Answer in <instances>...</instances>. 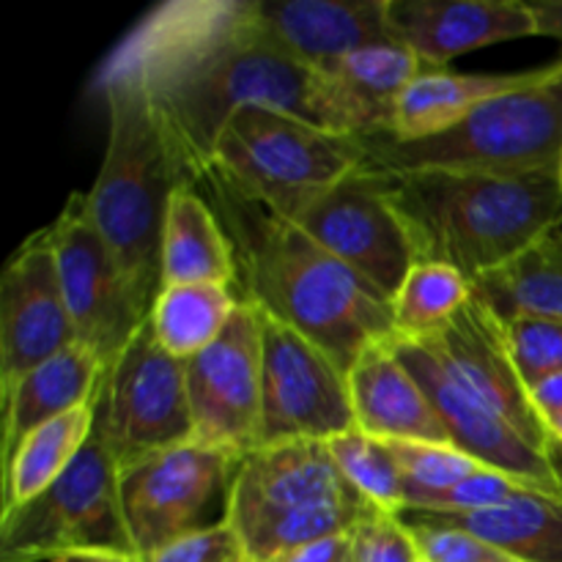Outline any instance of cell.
I'll use <instances>...</instances> for the list:
<instances>
[{"instance_id":"1","label":"cell","mask_w":562,"mask_h":562,"mask_svg":"<svg viewBox=\"0 0 562 562\" xmlns=\"http://www.w3.org/2000/svg\"><path fill=\"white\" fill-rule=\"evenodd\" d=\"M102 66L140 77L190 181L212 168L225 121L247 104L283 110L335 135H371L362 110L333 77L269 42L252 0L157 5Z\"/></svg>"},{"instance_id":"2","label":"cell","mask_w":562,"mask_h":562,"mask_svg":"<svg viewBox=\"0 0 562 562\" xmlns=\"http://www.w3.org/2000/svg\"><path fill=\"white\" fill-rule=\"evenodd\" d=\"M195 184L234 241L245 300L322 346L346 373L366 346L393 335V302L300 225L212 170Z\"/></svg>"},{"instance_id":"3","label":"cell","mask_w":562,"mask_h":562,"mask_svg":"<svg viewBox=\"0 0 562 562\" xmlns=\"http://www.w3.org/2000/svg\"><path fill=\"white\" fill-rule=\"evenodd\" d=\"M417 261L475 283L562 228V184L547 173H379Z\"/></svg>"},{"instance_id":"4","label":"cell","mask_w":562,"mask_h":562,"mask_svg":"<svg viewBox=\"0 0 562 562\" xmlns=\"http://www.w3.org/2000/svg\"><path fill=\"white\" fill-rule=\"evenodd\" d=\"M93 91L108 104L110 135L97 181L86 192L88 212L137 300L151 313L162 289V231L170 198L190 179L135 71L99 66Z\"/></svg>"},{"instance_id":"5","label":"cell","mask_w":562,"mask_h":562,"mask_svg":"<svg viewBox=\"0 0 562 562\" xmlns=\"http://www.w3.org/2000/svg\"><path fill=\"white\" fill-rule=\"evenodd\" d=\"M371 173H547L562 157V58L547 80L503 93L426 140L398 143L362 135Z\"/></svg>"},{"instance_id":"6","label":"cell","mask_w":562,"mask_h":562,"mask_svg":"<svg viewBox=\"0 0 562 562\" xmlns=\"http://www.w3.org/2000/svg\"><path fill=\"white\" fill-rule=\"evenodd\" d=\"M362 162L357 135H335L283 110L247 104L225 121L209 170L250 201L294 220Z\"/></svg>"},{"instance_id":"7","label":"cell","mask_w":562,"mask_h":562,"mask_svg":"<svg viewBox=\"0 0 562 562\" xmlns=\"http://www.w3.org/2000/svg\"><path fill=\"white\" fill-rule=\"evenodd\" d=\"M80 549L132 552L119 497V467L97 434L38 497L0 519V562H53Z\"/></svg>"},{"instance_id":"8","label":"cell","mask_w":562,"mask_h":562,"mask_svg":"<svg viewBox=\"0 0 562 562\" xmlns=\"http://www.w3.org/2000/svg\"><path fill=\"white\" fill-rule=\"evenodd\" d=\"M93 434L119 470L192 442L184 362L170 357L148 322L104 371Z\"/></svg>"},{"instance_id":"9","label":"cell","mask_w":562,"mask_h":562,"mask_svg":"<svg viewBox=\"0 0 562 562\" xmlns=\"http://www.w3.org/2000/svg\"><path fill=\"white\" fill-rule=\"evenodd\" d=\"M256 305V302H252ZM258 307V305H256ZM261 318V445L327 442L355 428L349 376L318 344L272 313Z\"/></svg>"},{"instance_id":"10","label":"cell","mask_w":562,"mask_h":562,"mask_svg":"<svg viewBox=\"0 0 562 562\" xmlns=\"http://www.w3.org/2000/svg\"><path fill=\"white\" fill-rule=\"evenodd\" d=\"M241 456L187 442L119 470V497L137 558L159 552L190 532L212 527L214 503L228 505Z\"/></svg>"},{"instance_id":"11","label":"cell","mask_w":562,"mask_h":562,"mask_svg":"<svg viewBox=\"0 0 562 562\" xmlns=\"http://www.w3.org/2000/svg\"><path fill=\"white\" fill-rule=\"evenodd\" d=\"M60 289L77 329V344L88 346L104 371L148 322L130 278L93 225L88 201L75 192L49 223Z\"/></svg>"},{"instance_id":"12","label":"cell","mask_w":562,"mask_h":562,"mask_svg":"<svg viewBox=\"0 0 562 562\" xmlns=\"http://www.w3.org/2000/svg\"><path fill=\"white\" fill-rule=\"evenodd\" d=\"M192 442L247 456L261 434V318L241 296L225 333L184 362Z\"/></svg>"},{"instance_id":"13","label":"cell","mask_w":562,"mask_h":562,"mask_svg":"<svg viewBox=\"0 0 562 562\" xmlns=\"http://www.w3.org/2000/svg\"><path fill=\"white\" fill-rule=\"evenodd\" d=\"M291 223L376 285L390 302L417 263L409 236L384 192L382 176L366 168L313 198Z\"/></svg>"},{"instance_id":"14","label":"cell","mask_w":562,"mask_h":562,"mask_svg":"<svg viewBox=\"0 0 562 562\" xmlns=\"http://www.w3.org/2000/svg\"><path fill=\"white\" fill-rule=\"evenodd\" d=\"M390 346L406 366V371L426 390L453 448L464 450L492 470L508 472L541 492L562 497L552 448H541L527 439L519 428L505 423L475 395L467 393L428 340L390 335Z\"/></svg>"},{"instance_id":"15","label":"cell","mask_w":562,"mask_h":562,"mask_svg":"<svg viewBox=\"0 0 562 562\" xmlns=\"http://www.w3.org/2000/svg\"><path fill=\"white\" fill-rule=\"evenodd\" d=\"M366 503L335 464L327 442L261 445L241 456L231 481L225 521L239 541L322 505Z\"/></svg>"},{"instance_id":"16","label":"cell","mask_w":562,"mask_h":562,"mask_svg":"<svg viewBox=\"0 0 562 562\" xmlns=\"http://www.w3.org/2000/svg\"><path fill=\"white\" fill-rule=\"evenodd\" d=\"M77 344L49 225L27 236L0 278V390Z\"/></svg>"},{"instance_id":"17","label":"cell","mask_w":562,"mask_h":562,"mask_svg":"<svg viewBox=\"0 0 562 562\" xmlns=\"http://www.w3.org/2000/svg\"><path fill=\"white\" fill-rule=\"evenodd\" d=\"M423 340L434 346L439 360L450 368L467 393L519 428L527 439L541 448H552L547 426L530 401V390L516 371L505 322L483 296L472 294L448 327Z\"/></svg>"},{"instance_id":"18","label":"cell","mask_w":562,"mask_h":562,"mask_svg":"<svg viewBox=\"0 0 562 562\" xmlns=\"http://www.w3.org/2000/svg\"><path fill=\"white\" fill-rule=\"evenodd\" d=\"M390 27L428 69L472 49L538 36V20L521 0H390Z\"/></svg>"},{"instance_id":"19","label":"cell","mask_w":562,"mask_h":562,"mask_svg":"<svg viewBox=\"0 0 562 562\" xmlns=\"http://www.w3.org/2000/svg\"><path fill=\"white\" fill-rule=\"evenodd\" d=\"M252 11L274 47L318 71L366 44L398 42L390 0H252Z\"/></svg>"},{"instance_id":"20","label":"cell","mask_w":562,"mask_h":562,"mask_svg":"<svg viewBox=\"0 0 562 562\" xmlns=\"http://www.w3.org/2000/svg\"><path fill=\"white\" fill-rule=\"evenodd\" d=\"M355 428L382 442L450 445L426 390L395 357L390 338L373 340L349 368Z\"/></svg>"},{"instance_id":"21","label":"cell","mask_w":562,"mask_h":562,"mask_svg":"<svg viewBox=\"0 0 562 562\" xmlns=\"http://www.w3.org/2000/svg\"><path fill=\"white\" fill-rule=\"evenodd\" d=\"M552 71L554 60L508 75H456L448 69H428L406 88L395 104L387 132L382 135L398 143L426 140L439 132H448L488 99L536 86Z\"/></svg>"},{"instance_id":"22","label":"cell","mask_w":562,"mask_h":562,"mask_svg":"<svg viewBox=\"0 0 562 562\" xmlns=\"http://www.w3.org/2000/svg\"><path fill=\"white\" fill-rule=\"evenodd\" d=\"M104 379V362L88 346L75 344L49 357L38 368L0 390L3 404V439L0 464L14 453L16 445L44 423L97 401Z\"/></svg>"},{"instance_id":"23","label":"cell","mask_w":562,"mask_h":562,"mask_svg":"<svg viewBox=\"0 0 562 562\" xmlns=\"http://www.w3.org/2000/svg\"><path fill=\"white\" fill-rule=\"evenodd\" d=\"M190 283L239 289L234 241L195 181L173 192L162 231V289Z\"/></svg>"},{"instance_id":"24","label":"cell","mask_w":562,"mask_h":562,"mask_svg":"<svg viewBox=\"0 0 562 562\" xmlns=\"http://www.w3.org/2000/svg\"><path fill=\"white\" fill-rule=\"evenodd\" d=\"M409 514V510H404ZM486 538L521 562H562V497L527 492L475 514H412Z\"/></svg>"},{"instance_id":"25","label":"cell","mask_w":562,"mask_h":562,"mask_svg":"<svg viewBox=\"0 0 562 562\" xmlns=\"http://www.w3.org/2000/svg\"><path fill=\"white\" fill-rule=\"evenodd\" d=\"M93 423H97L93 404L77 406V409L38 426L16 445L14 453L0 464L3 467L0 519L47 492L75 464L80 450L91 439Z\"/></svg>"},{"instance_id":"26","label":"cell","mask_w":562,"mask_h":562,"mask_svg":"<svg viewBox=\"0 0 562 562\" xmlns=\"http://www.w3.org/2000/svg\"><path fill=\"white\" fill-rule=\"evenodd\" d=\"M472 285L503 322L516 316L562 322V228L541 236L514 261Z\"/></svg>"},{"instance_id":"27","label":"cell","mask_w":562,"mask_h":562,"mask_svg":"<svg viewBox=\"0 0 562 562\" xmlns=\"http://www.w3.org/2000/svg\"><path fill=\"white\" fill-rule=\"evenodd\" d=\"M423 71H428V66L404 42H376L338 58L324 69V75L333 77L362 110L371 135H382L387 132L398 99Z\"/></svg>"},{"instance_id":"28","label":"cell","mask_w":562,"mask_h":562,"mask_svg":"<svg viewBox=\"0 0 562 562\" xmlns=\"http://www.w3.org/2000/svg\"><path fill=\"white\" fill-rule=\"evenodd\" d=\"M239 302L228 285H165L148 313V327L170 357L187 362L225 333Z\"/></svg>"},{"instance_id":"29","label":"cell","mask_w":562,"mask_h":562,"mask_svg":"<svg viewBox=\"0 0 562 562\" xmlns=\"http://www.w3.org/2000/svg\"><path fill=\"white\" fill-rule=\"evenodd\" d=\"M475 285L459 269L417 261L393 296L395 338H431L470 302Z\"/></svg>"},{"instance_id":"30","label":"cell","mask_w":562,"mask_h":562,"mask_svg":"<svg viewBox=\"0 0 562 562\" xmlns=\"http://www.w3.org/2000/svg\"><path fill=\"white\" fill-rule=\"evenodd\" d=\"M327 448L338 470L349 481V486L368 505L379 510H390V514H404V477H401V470L387 442L368 437L360 428H351V431L327 439Z\"/></svg>"},{"instance_id":"31","label":"cell","mask_w":562,"mask_h":562,"mask_svg":"<svg viewBox=\"0 0 562 562\" xmlns=\"http://www.w3.org/2000/svg\"><path fill=\"white\" fill-rule=\"evenodd\" d=\"M395 456L401 477H404L406 508H415L426 497L442 494L461 483L464 477L475 475L486 464L472 459L464 450L453 445L437 442H387ZM404 508V510H406Z\"/></svg>"},{"instance_id":"32","label":"cell","mask_w":562,"mask_h":562,"mask_svg":"<svg viewBox=\"0 0 562 562\" xmlns=\"http://www.w3.org/2000/svg\"><path fill=\"white\" fill-rule=\"evenodd\" d=\"M527 492H541V488L530 486V483L519 481V477L508 475V472L483 467V470L464 477V481L456 483L448 492L426 497L423 503H417L415 508L406 510H409V514H475V510H488L497 508V505L510 503V499L521 497V494Z\"/></svg>"},{"instance_id":"33","label":"cell","mask_w":562,"mask_h":562,"mask_svg":"<svg viewBox=\"0 0 562 562\" xmlns=\"http://www.w3.org/2000/svg\"><path fill=\"white\" fill-rule=\"evenodd\" d=\"M505 329H508V346L516 371L527 390L554 373H562V322L516 316L505 322Z\"/></svg>"},{"instance_id":"34","label":"cell","mask_w":562,"mask_h":562,"mask_svg":"<svg viewBox=\"0 0 562 562\" xmlns=\"http://www.w3.org/2000/svg\"><path fill=\"white\" fill-rule=\"evenodd\" d=\"M401 516L415 536L420 558L428 562H521L470 530L439 525V521H428L412 514Z\"/></svg>"},{"instance_id":"35","label":"cell","mask_w":562,"mask_h":562,"mask_svg":"<svg viewBox=\"0 0 562 562\" xmlns=\"http://www.w3.org/2000/svg\"><path fill=\"white\" fill-rule=\"evenodd\" d=\"M415 536L401 514L368 508L351 530V562H420Z\"/></svg>"},{"instance_id":"36","label":"cell","mask_w":562,"mask_h":562,"mask_svg":"<svg viewBox=\"0 0 562 562\" xmlns=\"http://www.w3.org/2000/svg\"><path fill=\"white\" fill-rule=\"evenodd\" d=\"M146 562H250L239 536L228 521H217L212 527L190 532L179 541L168 543L159 552L143 558Z\"/></svg>"},{"instance_id":"37","label":"cell","mask_w":562,"mask_h":562,"mask_svg":"<svg viewBox=\"0 0 562 562\" xmlns=\"http://www.w3.org/2000/svg\"><path fill=\"white\" fill-rule=\"evenodd\" d=\"M351 558V532L344 536L324 538V541L311 543V547L300 549L296 554H291L285 562H349Z\"/></svg>"},{"instance_id":"38","label":"cell","mask_w":562,"mask_h":562,"mask_svg":"<svg viewBox=\"0 0 562 562\" xmlns=\"http://www.w3.org/2000/svg\"><path fill=\"white\" fill-rule=\"evenodd\" d=\"M530 401L543 423L562 415V373H554V376L536 384V387L530 390Z\"/></svg>"},{"instance_id":"39","label":"cell","mask_w":562,"mask_h":562,"mask_svg":"<svg viewBox=\"0 0 562 562\" xmlns=\"http://www.w3.org/2000/svg\"><path fill=\"white\" fill-rule=\"evenodd\" d=\"M530 9L538 20V36L558 38L562 44V0H541L530 3Z\"/></svg>"},{"instance_id":"40","label":"cell","mask_w":562,"mask_h":562,"mask_svg":"<svg viewBox=\"0 0 562 562\" xmlns=\"http://www.w3.org/2000/svg\"><path fill=\"white\" fill-rule=\"evenodd\" d=\"M53 562H146L132 552H113V549H80V552H66Z\"/></svg>"},{"instance_id":"41","label":"cell","mask_w":562,"mask_h":562,"mask_svg":"<svg viewBox=\"0 0 562 562\" xmlns=\"http://www.w3.org/2000/svg\"><path fill=\"white\" fill-rule=\"evenodd\" d=\"M543 426H547V434H549V439H552L554 448L562 450V415L552 417V420H547Z\"/></svg>"},{"instance_id":"42","label":"cell","mask_w":562,"mask_h":562,"mask_svg":"<svg viewBox=\"0 0 562 562\" xmlns=\"http://www.w3.org/2000/svg\"><path fill=\"white\" fill-rule=\"evenodd\" d=\"M552 461H554V470H558L560 488H562V450H560V448H554V445H552Z\"/></svg>"},{"instance_id":"43","label":"cell","mask_w":562,"mask_h":562,"mask_svg":"<svg viewBox=\"0 0 562 562\" xmlns=\"http://www.w3.org/2000/svg\"><path fill=\"white\" fill-rule=\"evenodd\" d=\"M558 176H560V184H562V157H560V168H558Z\"/></svg>"},{"instance_id":"44","label":"cell","mask_w":562,"mask_h":562,"mask_svg":"<svg viewBox=\"0 0 562 562\" xmlns=\"http://www.w3.org/2000/svg\"><path fill=\"white\" fill-rule=\"evenodd\" d=\"M420 562H428V560H420Z\"/></svg>"},{"instance_id":"45","label":"cell","mask_w":562,"mask_h":562,"mask_svg":"<svg viewBox=\"0 0 562 562\" xmlns=\"http://www.w3.org/2000/svg\"><path fill=\"white\" fill-rule=\"evenodd\" d=\"M349 562H351V558H349Z\"/></svg>"}]
</instances>
